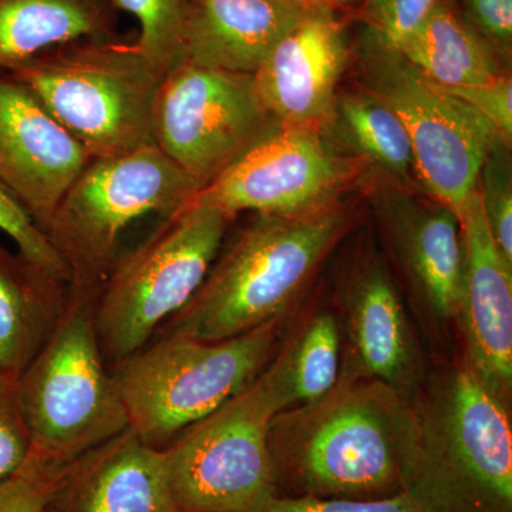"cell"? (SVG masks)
Masks as SVG:
<instances>
[{
    "instance_id": "6da1fadb",
    "label": "cell",
    "mask_w": 512,
    "mask_h": 512,
    "mask_svg": "<svg viewBox=\"0 0 512 512\" xmlns=\"http://www.w3.org/2000/svg\"><path fill=\"white\" fill-rule=\"evenodd\" d=\"M412 404L379 380L343 377L318 402L276 414L269 427L275 493L376 500L403 491Z\"/></svg>"
},
{
    "instance_id": "5b68a950",
    "label": "cell",
    "mask_w": 512,
    "mask_h": 512,
    "mask_svg": "<svg viewBox=\"0 0 512 512\" xmlns=\"http://www.w3.org/2000/svg\"><path fill=\"white\" fill-rule=\"evenodd\" d=\"M198 185L156 146L93 158L64 192L45 234L69 275V298L96 301L124 231L148 214L183 208Z\"/></svg>"
},
{
    "instance_id": "f546056e",
    "label": "cell",
    "mask_w": 512,
    "mask_h": 512,
    "mask_svg": "<svg viewBox=\"0 0 512 512\" xmlns=\"http://www.w3.org/2000/svg\"><path fill=\"white\" fill-rule=\"evenodd\" d=\"M16 380L0 373V484L15 476L32 454Z\"/></svg>"
},
{
    "instance_id": "8992f818",
    "label": "cell",
    "mask_w": 512,
    "mask_h": 512,
    "mask_svg": "<svg viewBox=\"0 0 512 512\" xmlns=\"http://www.w3.org/2000/svg\"><path fill=\"white\" fill-rule=\"evenodd\" d=\"M278 325L279 319L272 320L217 342L165 335L117 362L111 376L130 430L144 443L164 448L220 409L268 365Z\"/></svg>"
},
{
    "instance_id": "9c48e42d",
    "label": "cell",
    "mask_w": 512,
    "mask_h": 512,
    "mask_svg": "<svg viewBox=\"0 0 512 512\" xmlns=\"http://www.w3.org/2000/svg\"><path fill=\"white\" fill-rule=\"evenodd\" d=\"M288 410L272 367L163 448L178 512H262L276 497L269 427Z\"/></svg>"
},
{
    "instance_id": "8fae6325",
    "label": "cell",
    "mask_w": 512,
    "mask_h": 512,
    "mask_svg": "<svg viewBox=\"0 0 512 512\" xmlns=\"http://www.w3.org/2000/svg\"><path fill=\"white\" fill-rule=\"evenodd\" d=\"M276 124L259 99L254 74L184 60L161 80L153 141L201 190Z\"/></svg>"
},
{
    "instance_id": "3957f363",
    "label": "cell",
    "mask_w": 512,
    "mask_h": 512,
    "mask_svg": "<svg viewBox=\"0 0 512 512\" xmlns=\"http://www.w3.org/2000/svg\"><path fill=\"white\" fill-rule=\"evenodd\" d=\"M345 228L338 205L302 217L254 214L221 245L191 301L158 332L217 342L278 320Z\"/></svg>"
},
{
    "instance_id": "2e32d148",
    "label": "cell",
    "mask_w": 512,
    "mask_h": 512,
    "mask_svg": "<svg viewBox=\"0 0 512 512\" xmlns=\"http://www.w3.org/2000/svg\"><path fill=\"white\" fill-rule=\"evenodd\" d=\"M43 512H178L163 448L123 431L64 467Z\"/></svg>"
},
{
    "instance_id": "1f68e13d",
    "label": "cell",
    "mask_w": 512,
    "mask_h": 512,
    "mask_svg": "<svg viewBox=\"0 0 512 512\" xmlns=\"http://www.w3.org/2000/svg\"><path fill=\"white\" fill-rule=\"evenodd\" d=\"M443 87V86H441ZM448 93L466 101L497 131L504 143L512 140V80L510 74L477 86L444 87Z\"/></svg>"
},
{
    "instance_id": "4316f807",
    "label": "cell",
    "mask_w": 512,
    "mask_h": 512,
    "mask_svg": "<svg viewBox=\"0 0 512 512\" xmlns=\"http://www.w3.org/2000/svg\"><path fill=\"white\" fill-rule=\"evenodd\" d=\"M363 35L399 50L429 16L439 0H359Z\"/></svg>"
},
{
    "instance_id": "603a6c76",
    "label": "cell",
    "mask_w": 512,
    "mask_h": 512,
    "mask_svg": "<svg viewBox=\"0 0 512 512\" xmlns=\"http://www.w3.org/2000/svg\"><path fill=\"white\" fill-rule=\"evenodd\" d=\"M336 113L346 140L360 156L404 184H417L409 133L386 103L370 92L349 94L336 101Z\"/></svg>"
},
{
    "instance_id": "f1b7e54d",
    "label": "cell",
    "mask_w": 512,
    "mask_h": 512,
    "mask_svg": "<svg viewBox=\"0 0 512 512\" xmlns=\"http://www.w3.org/2000/svg\"><path fill=\"white\" fill-rule=\"evenodd\" d=\"M66 466L30 454L18 473L0 484V512H43Z\"/></svg>"
},
{
    "instance_id": "52a82bcc",
    "label": "cell",
    "mask_w": 512,
    "mask_h": 512,
    "mask_svg": "<svg viewBox=\"0 0 512 512\" xmlns=\"http://www.w3.org/2000/svg\"><path fill=\"white\" fill-rule=\"evenodd\" d=\"M234 218L187 202L163 217L136 248L123 252L93 303L106 362L116 365L150 343L198 291Z\"/></svg>"
},
{
    "instance_id": "7a4b0ae2",
    "label": "cell",
    "mask_w": 512,
    "mask_h": 512,
    "mask_svg": "<svg viewBox=\"0 0 512 512\" xmlns=\"http://www.w3.org/2000/svg\"><path fill=\"white\" fill-rule=\"evenodd\" d=\"M507 403L466 362L420 384L403 491L421 512H512Z\"/></svg>"
},
{
    "instance_id": "ffe728a7",
    "label": "cell",
    "mask_w": 512,
    "mask_h": 512,
    "mask_svg": "<svg viewBox=\"0 0 512 512\" xmlns=\"http://www.w3.org/2000/svg\"><path fill=\"white\" fill-rule=\"evenodd\" d=\"M69 303V285L0 244V373L18 379Z\"/></svg>"
},
{
    "instance_id": "e0dca14e",
    "label": "cell",
    "mask_w": 512,
    "mask_h": 512,
    "mask_svg": "<svg viewBox=\"0 0 512 512\" xmlns=\"http://www.w3.org/2000/svg\"><path fill=\"white\" fill-rule=\"evenodd\" d=\"M376 207L393 254L424 309L441 323L456 319L464 264L456 212L409 192L382 194Z\"/></svg>"
},
{
    "instance_id": "7c38bea8",
    "label": "cell",
    "mask_w": 512,
    "mask_h": 512,
    "mask_svg": "<svg viewBox=\"0 0 512 512\" xmlns=\"http://www.w3.org/2000/svg\"><path fill=\"white\" fill-rule=\"evenodd\" d=\"M363 167L362 161L333 153L318 130L276 124L188 202L218 208L231 218L241 212L318 214L335 207Z\"/></svg>"
},
{
    "instance_id": "277c9868",
    "label": "cell",
    "mask_w": 512,
    "mask_h": 512,
    "mask_svg": "<svg viewBox=\"0 0 512 512\" xmlns=\"http://www.w3.org/2000/svg\"><path fill=\"white\" fill-rule=\"evenodd\" d=\"M92 158L121 156L153 141L163 76L136 40L86 37L52 47L12 70Z\"/></svg>"
},
{
    "instance_id": "9a60e30c",
    "label": "cell",
    "mask_w": 512,
    "mask_h": 512,
    "mask_svg": "<svg viewBox=\"0 0 512 512\" xmlns=\"http://www.w3.org/2000/svg\"><path fill=\"white\" fill-rule=\"evenodd\" d=\"M463 285L457 318L466 343V363L494 392L512 390V265L488 231L480 195L471 192L460 212Z\"/></svg>"
},
{
    "instance_id": "44dd1931",
    "label": "cell",
    "mask_w": 512,
    "mask_h": 512,
    "mask_svg": "<svg viewBox=\"0 0 512 512\" xmlns=\"http://www.w3.org/2000/svg\"><path fill=\"white\" fill-rule=\"evenodd\" d=\"M111 0H0V72H12L52 47L119 35Z\"/></svg>"
},
{
    "instance_id": "4fadbf2b",
    "label": "cell",
    "mask_w": 512,
    "mask_h": 512,
    "mask_svg": "<svg viewBox=\"0 0 512 512\" xmlns=\"http://www.w3.org/2000/svg\"><path fill=\"white\" fill-rule=\"evenodd\" d=\"M92 160L25 83L0 72V185L43 232Z\"/></svg>"
},
{
    "instance_id": "d6a6232c",
    "label": "cell",
    "mask_w": 512,
    "mask_h": 512,
    "mask_svg": "<svg viewBox=\"0 0 512 512\" xmlns=\"http://www.w3.org/2000/svg\"><path fill=\"white\" fill-rule=\"evenodd\" d=\"M467 22L504 57L512 49V0H461Z\"/></svg>"
},
{
    "instance_id": "ac0fdd59",
    "label": "cell",
    "mask_w": 512,
    "mask_h": 512,
    "mask_svg": "<svg viewBox=\"0 0 512 512\" xmlns=\"http://www.w3.org/2000/svg\"><path fill=\"white\" fill-rule=\"evenodd\" d=\"M343 306L360 376L412 399L420 386L419 353L399 292L379 262L357 266L346 282Z\"/></svg>"
},
{
    "instance_id": "cb8c5ba5",
    "label": "cell",
    "mask_w": 512,
    "mask_h": 512,
    "mask_svg": "<svg viewBox=\"0 0 512 512\" xmlns=\"http://www.w3.org/2000/svg\"><path fill=\"white\" fill-rule=\"evenodd\" d=\"M340 330L335 316L319 313L271 363L288 410L323 399L339 382Z\"/></svg>"
},
{
    "instance_id": "484cf974",
    "label": "cell",
    "mask_w": 512,
    "mask_h": 512,
    "mask_svg": "<svg viewBox=\"0 0 512 512\" xmlns=\"http://www.w3.org/2000/svg\"><path fill=\"white\" fill-rule=\"evenodd\" d=\"M510 148L495 141L478 174L476 190L480 195L485 222L498 251L512 265V171Z\"/></svg>"
},
{
    "instance_id": "7402d4cb",
    "label": "cell",
    "mask_w": 512,
    "mask_h": 512,
    "mask_svg": "<svg viewBox=\"0 0 512 512\" xmlns=\"http://www.w3.org/2000/svg\"><path fill=\"white\" fill-rule=\"evenodd\" d=\"M396 52L443 87L477 86L507 73V60L467 22L457 0H439Z\"/></svg>"
},
{
    "instance_id": "4dcf8cb0",
    "label": "cell",
    "mask_w": 512,
    "mask_h": 512,
    "mask_svg": "<svg viewBox=\"0 0 512 512\" xmlns=\"http://www.w3.org/2000/svg\"><path fill=\"white\" fill-rule=\"evenodd\" d=\"M262 512H421L409 494L402 493L376 500L352 498L274 497Z\"/></svg>"
},
{
    "instance_id": "d4e9b609",
    "label": "cell",
    "mask_w": 512,
    "mask_h": 512,
    "mask_svg": "<svg viewBox=\"0 0 512 512\" xmlns=\"http://www.w3.org/2000/svg\"><path fill=\"white\" fill-rule=\"evenodd\" d=\"M138 20L136 45L161 76L185 60V26L192 0H111Z\"/></svg>"
},
{
    "instance_id": "836d02e7",
    "label": "cell",
    "mask_w": 512,
    "mask_h": 512,
    "mask_svg": "<svg viewBox=\"0 0 512 512\" xmlns=\"http://www.w3.org/2000/svg\"><path fill=\"white\" fill-rule=\"evenodd\" d=\"M306 5L319 6V8H329L339 10L342 6L348 5L352 0H298Z\"/></svg>"
},
{
    "instance_id": "30bf717a",
    "label": "cell",
    "mask_w": 512,
    "mask_h": 512,
    "mask_svg": "<svg viewBox=\"0 0 512 512\" xmlns=\"http://www.w3.org/2000/svg\"><path fill=\"white\" fill-rule=\"evenodd\" d=\"M362 62L369 92L400 117L409 133L417 184L460 218L485 158L501 137L470 104L366 35Z\"/></svg>"
},
{
    "instance_id": "ba28073f",
    "label": "cell",
    "mask_w": 512,
    "mask_h": 512,
    "mask_svg": "<svg viewBox=\"0 0 512 512\" xmlns=\"http://www.w3.org/2000/svg\"><path fill=\"white\" fill-rule=\"evenodd\" d=\"M93 303L69 298L55 332L16 380L32 453L52 463H72L130 429L101 353Z\"/></svg>"
},
{
    "instance_id": "83f0119b",
    "label": "cell",
    "mask_w": 512,
    "mask_h": 512,
    "mask_svg": "<svg viewBox=\"0 0 512 512\" xmlns=\"http://www.w3.org/2000/svg\"><path fill=\"white\" fill-rule=\"evenodd\" d=\"M0 231L13 242L20 255L25 256L47 274L63 279L69 285V275L62 258L57 255L52 242L32 217L5 188L0 185Z\"/></svg>"
},
{
    "instance_id": "d6986e66",
    "label": "cell",
    "mask_w": 512,
    "mask_h": 512,
    "mask_svg": "<svg viewBox=\"0 0 512 512\" xmlns=\"http://www.w3.org/2000/svg\"><path fill=\"white\" fill-rule=\"evenodd\" d=\"M319 9L298 0H192L185 60L254 74L279 40Z\"/></svg>"
},
{
    "instance_id": "5bb4252c",
    "label": "cell",
    "mask_w": 512,
    "mask_h": 512,
    "mask_svg": "<svg viewBox=\"0 0 512 512\" xmlns=\"http://www.w3.org/2000/svg\"><path fill=\"white\" fill-rule=\"evenodd\" d=\"M349 57L338 10H316L266 56L254 73L256 92L276 123L320 131L335 116L336 87Z\"/></svg>"
}]
</instances>
